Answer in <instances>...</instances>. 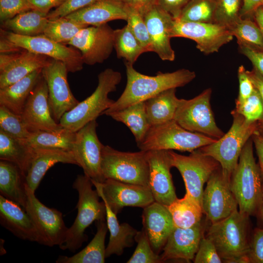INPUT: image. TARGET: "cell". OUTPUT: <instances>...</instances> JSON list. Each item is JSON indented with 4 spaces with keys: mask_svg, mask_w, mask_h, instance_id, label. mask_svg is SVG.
<instances>
[{
    "mask_svg": "<svg viewBox=\"0 0 263 263\" xmlns=\"http://www.w3.org/2000/svg\"><path fill=\"white\" fill-rule=\"evenodd\" d=\"M125 66L127 75L125 88L120 96L102 115L145 101L165 90L183 87L196 77L194 72L186 69L171 73L158 72L155 75L149 76L137 71L132 64L126 62Z\"/></svg>",
    "mask_w": 263,
    "mask_h": 263,
    "instance_id": "6da1fadb",
    "label": "cell"
},
{
    "mask_svg": "<svg viewBox=\"0 0 263 263\" xmlns=\"http://www.w3.org/2000/svg\"><path fill=\"white\" fill-rule=\"evenodd\" d=\"M249 216L236 210L226 218L211 224L206 237L214 244L225 263H250L248 256Z\"/></svg>",
    "mask_w": 263,
    "mask_h": 263,
    "instance_id": "7a4b0ae2",
    "label": "cell"
},
{
    "mask_svg": "<svg viewBox=\"0 0 263 263\" xmlns=\"http://www.w3.org/2000/svg\"><path fill=\"white\" fill-rule=\"evenodd\" d=\"M93 185L89 177L84 175H78L73 184V188L78 193L76 205L77 214L75 219L68 228L65 239L59 248L75 252L79 248L83 242L87 240L85 234L86 229L94 222L105 220L106 210L105 203L100 202V197L96 189L94 190Z\"/></svg>",
    "mask_w": 263,
    "mask_h": 263,
    "instance_id": "3957f363",
    "label": "cell"
},
{
    "mask_svg": "<svg viewBox=\"0 0 263 263\" xmlns=\"http://www.w3.org/2000/svg\"><path fill=\"white\" fill-rule=\"evenodd\" d=\"M251 139L244 147L230 180V188L238 203L239 211L248 216L259 210L263 192L262 174L255 162Z\"/></svg>",
    "mask_w": 263,
    "mask_h": 263,
    "instance_id": "277c9868",
    "label": "cell"
},
{
    "mask_svg": "<svg viewBox=\"0 0 263 263\" xmlns=\"http://www.w3.org/2000/svg\"><path fill=\"white\" fill-rule=\"evenodd\" d=\"M121 73L107 68L98 75V84L92 94L65 113L59 123L65 128L76 132L110 108L115 102L109 97L116 91L121 80Z\"/></svg>",
    "mask_w": 263,
    "mask_h": 263,
    "instance_id": "5b68a950",
    "label": "cell"
},
{
    "mask_svg": "<svg viewBox=\"0 0 263 263\" xmlns=\"http://www.w3.org/2000/svg\"><path fill=\"white\" fill-rule=\"evenodd\" d=\"M231 114L233 122L229 131L215 142L198 149L217 161L223 173L230 177L238 165L244 147L258 131L257 122L246 120L235 109Z\"/></svg>",
    "mask_w": 263,
    "mask_h": 263,
    "instance_id": "8992f818",
    "label": "cell"
},
{
    "mask_svg": "<svg viewBox=\"0 0 263 263\" xmlns=\"http://www.w3.org/2000/svg\"><path fill=\"white\" fill-rule=\"evenodd\" d=\"M217 139L188 131L174 119L150 126L143 140L137 145L140 150H177L192 152L215 142Z\"/></svg>",
    "mask_w": 263,
    "mask_h": 263,
    "instance_id": "52a82bcc",
    "label": "cell"
},
{
    "mask_svg": "<svg viewBox=\"0 0 263 263\" xmlns=\"http://www.w3.org/2000/svg\"><path fill=\"white\" fill-rule=\"evenodd\" d=\"M146 153L143 150L121 151L104 145L101 164L104 179L148 186L149 165Z\"/></svg>",
    "mask_w": 263,
    "mask_h": 263,
    "instance_id": "ba28073f",
    "label": "cell"
},
{
    "mask_svg": "<svg viewBox=\"0 0 263 263\" xmlns=\"http://www.w3.org/2000/svg\"><path fill=\"white\" fill-rule=\"evenodd\" d=\"M211 93L208 88L192 99H180L173 119L188 131L218 139L225 133L215 121L210 102Z\"/></svg>",
    "mask_w": 263,
    "mask_h": 263,
    "instance_id": "9c48e42d",
    "label": "cell"
},
{
    "mask_svg": "<svg viewBox=\"0 0 263 263\" xmlns=\"http://www.w3.org/2000/svg\"><path fill=\"white\" fill-rule=\"evenodd\" d=\"M168 151L172 167L179 170L183 178L186 192L202 206L204 185L220 164L198 149L188 156L178 154L172 150Z\"/></svg>",
    "mask_w": 263,
    "mask_h": 263,
    "instance_id": "30bf717a",
    "label": "cell"
},
{
    "mask_svg": "<svg viewBox=\"0 0 263 263\" xmlns=\"http://www.w3.org/2000/svg\"><path fill=\"white\" fill-rule=\"evenodd\" d=\"M25 188L27 199L24 210L35 224L38 235V243L48 246H59L64 242L68 229L62 213L43 205L26 184Z\"/></svg>",
    "mask_w": 263,
    "mask_h": 263,
    "instance_id": "8fae6325",
    "label": "cell"
},
{
    "mask_svg": "<svg viewBox=\"0 0 263 263\" xmlns=\"http://www.w3.org/2000/svg\"><path fill=\"white\" fill-rule=\"evenodd\" d=\"M0 36L22 49L62 62L69 72L75 73L83 69L84 63L78 49L56 42L43 34L25 36L1 29Z\"/></svg>",
    "mask_w": 263,
    "mask_h": 263,
    "instance_id": "7c38bea8",
    "label": "cell"
},
{
    "mask_svg": "<svg viewBox=\"0 0 263 263\" xmlns=\"http://www.w3.org/2000/svg\"><path fill=\"white\" fill-rule=\"evenodd\" d=\"M170 36L171 38H184L194 40L196 48L205 55L218 52L234 37L229 29L223 25L176 19L173 21Z\"/></svg>",
    "mask_w": 263,
    "mask_h": 263,
    "instance_id": "4fadbf2b",
    "label": "cell"
},
{
    "mask_svg": "<svg viewBox=\"0 0 263 263\" xmlns=\"http://www.w3.org/2000/svg\"><path fill=\"white\" fill-rule=\"evenodd\" d=\"M230 177L221 166L207 181L202 197V209L211 224L221 221L237 210L238 203L230 187Z\"/></svg>",
    "mask_w": 263,
    "mask_h": 263,
    "instance_id": "5bb4252c",
    "label": "cell"
},
{
    "mask_svg": "<svg viewBox=\"0 0 263 263\" xmlns=\"http://www.w3.org/2000/svg\"><path fill=\"white\" fill-rule=\"evenodd\" d=\"M97 126L96 120H94L76 132L72 152L84 174L92 181L102 183L105 180L101 167L104 145L98 138Z\"/></svg>",
    "mask_w": 263,
    "mask_h": 263,
    "instance_id": "9a60e30c",
    "label": "cell"
},
{
    "mask_svg": "<svg viewBox=\"0 0 263 263\" xmlns=\"http://www.w3.org/2000/svg\"><path fill=\"white\" fill-rule=\"evenodd\" d=\"M98 194L116 214L125 207L144 208L155 201L149 186L111 179L102 183L92 181Z\"/></svg>",
    "mask_w": 263,
    "mask_h": 263,
    "instance_id": "2e32d148",
    "label": "cell"
},
{
    "mask_svg": "<svg viewBox=\"0 0 263 263\" xmlns=\"http://www.w3.org/2000/svg\"><path fill=\"white\" fill-rule=\"evenodd\" d=\"M114 31L108 23L82 29L68 43L81 53L84 64L94 65L108 59L114 49Z\"/></svg>",
    "mask_w": 263,
    "mask_h": 263,
    "instance_id": "e0dca14e",
    "label": "cell"
},
{
    "mask_svg": "<svg viewBox=\"0 0 263 263\" xmlns=\"http://www.w3.org/2000/svg\"><path fill=\"white\" fill-rule=\"evenodd\" d=\"M68 69L61 61L53 59L42 69L48 90V101L52 116L59 123L63 115L79 102L72 93L67 80Z\"/></svg>",
    "mask_w": 263,
    "mask_h": 263,
    "instance_id": "ac0fdd59",
    "label": "cell"
},
{
    "mask_svg": "<svg viewBox=\"0 0 263 263\" xmlns=\"http://www.w3.org/2000/svg\"><path fill=\"white\" fill-rule=\"evenodd\" d=\"M149 165L148 186L155 202L168 206L177 197L172 180L168 150L146 151Z\"/></svg>",
    "mask_w": 263,
    "mask_h": 263,
    "instance_id": "d6986e66",
    "label": "cell"
},
{
    "mask_svg": "<svg viewBox=\"0 0 263 263\" xmlns=\"http://www.w3.org/2000/svg\"><path fill=\"white\" fill-rule=\"evenodd\" d=\"M21 117L30 132L56 131L63 128L53 118L48 101V90L42 76L25 104Z\"/></svg>",
    "mask_w": 263,
    "mask_h": 263,
    "instance_id": "ffe728a7",
    "label": "cell"
},
{
    "mask_svg": "<svg viewBox=\"0 0 263 263\" xmlns=\"http://www.w3.org/2000/svg\"><path fill=\"white\" fill-rule=\"evenodd\" d=\"M52 59L24 49L14 54H0V89L13 84L37 70L43 69Z\"/></svg>",
    "mask_w": 263,
    "mask_h": 263,
    "instance_id": "44dd1931",
    "label": "cell"
},
{
    "mask_svg": "<svg viewBox=\"0 0 263 263\" xmlns=\"http://www.w3.org/2000/svg\"><path fill=\"white\" fill-rule=\"evenodd\" d=\"M147 25L152 52L164 61L175 59V52L171 44L170 30L174 19L157 4L143 15Z\"/></svg>",
    "mask_w": 263,
    "mask_h": 263,
    "instance_id": "7402d4cb",
    "label": "cell"
},
{
    "mask_svg": "<svg viewBox=\"0 0 263 263\" xmlns=\"http://www.w3.org/2000/svg\"><path fill=\"white\" fill-rule=\"evenodd\" d=\"M204 231L202 220L191 227H175L162 249L160 255L161 261L179 259L189 262L193 260Z\"/></svg>",
    "mask_w": 263,
    "mask_h": 263,
    "instance_id": "603a6c76",
    "label": "cell"
},
{
    "mask_svg": "<svg viewBox=\"0 0 263 263\" xmlns=\"http://www.w3.org/2000/svg\"><path fill=\"white\" fill-rule=\"evenodd\" d=\"M143 229L153 251L158 254L175 227L167 206L155 201L144 208Z\"/></svg>",
    "mask_w": 263,
    "mask_h": 263,
    "instance_id": "cb8c5ba5",
    "label": "cell"
},
{
    "mask_svg": "<svg viewBox=\"0 0 263 263\" xmlns=\"http://www.w3.org/2000/svg\"><path fill=\"white\" fill-rule=\"evenodd\" d=\"M88 26H97L127 18V6L121 0H96L65 16Z\"/></svg>",
    "mask_w": 263,
    "mask_h": 263,
    "instance_id": "d4e9b609",
    "label": "cell"
},
{
    "mask_svg": "<svg viewBox=\"0 0 263 263\" xmlns=\"http://www.w3.org/2000/svg\"><path fill=\"white\" fill-rule=\"evenodd\" d=\"M0 223L18 238L38 242L37 230L30 215L19 205L1 195Z\"/></svg>",
    "mask_w": 263,
    "mask_h": 263,
    "instance_id": "484cf974",
    "label": "cell"
},
{
    "mask_svg": "<svg viewBox=\"0 0 263 263\" xmlns=\"http://www.w3.org/2000/svg\"><path fill=\"white\" fill-rule=\"evenodd\" d=\"M33 149V156L25 176V182L34 192L47 170L55 164L62 163L77 165L72 152L58 149Z\"/></svg>",
    "mask_w": 263,
    "mask_h": 263,
    "instance_id": "4316f807",
    "label": "cell"
},
{
    "mask_svg": "<svg viewBox=\"0 0 263 263\" xmlns=\"http://www.w3.org/2000/svg\"><path fill=\"white\" fill-rule=\"evenodd\" d=\"M39 69L7 87L0 89V105L21 115L30 93L42 76Z\"/></svg>",
    "mask_w": 263,
    "mask_h": 263,
    "instance_id": "83f0119b",
    "label": "cell"
},
{
    "mask_svg": "<svg viewBox=\"0 0 263 263\" xmlns=\"http://www.w3.org/2000/svg\"><path fill=\"white\" fill-rule=\"evenodd\" d=\"M25 177L14 164L0 161V193L24 209L27 195Z\"/></svg>",
    "mask_w": 263,
    "mask_h": 263,
    "instance_id": "f1b7e54d",
    "label": "cell"
},
{
    "mask_svg": "<svg viewBox=\"0 0 263 263\" xmlns=\"http://www.w3.org/2000/svg\"><path fill=\"white\" fill-rule=\"evenodd\" d=\"M106 210V222L110 232L109 242L106 248V258L113 254L121 255L126 247L132 246L138 231L129 224H119L116 214L104 200Z\"/></svg>",
    "mask_w": 263,
    "mask_h": 263,
    "instance_id": "f546056e",
    "label": "cell"
},
{
    "mask_svg": "<svg viewBox=\"0 0 263 263\" xmlns=\"http://www.w3.org/2000/svg\"><path fill=\"white\" fill-rule=\"evenodd\" d=\"M179 99L176 96V88H171L145 101L147 115L150 126L173 120Z\"/></svg>",
    "mask_w": 263,
    "mask_h": 263,
    "instance_id": "4dcf8cb0",
    "label": "cell"
},
{
    "mask_svg": "<svg viewBox=\"0 0 263 263\" xmlns=\"http://www.w3.org/2000/svg\"><path fill=\"white\" fill-rule=\"evenodd\" d=\"M104 114L126 125L133 134L137 144L143 140L150 127L147 115L145 101Z\"/></svg>",
    "mask_w": 263,
    "mask_h": 263,
    "instance_id": "1f68e13d",
    "label": "cell"
},
{
    "mask_svg": "<svg viewBox=\"0 0 263 263\" xmlns=\"http://www.w3.org/2000/svg\"><path fill=\"white\" fill-rule=\"evenodd\" d=\"M75 134L76 132L63 127L56 131L31 132L28 137L19 139L33 149H58L72 152Z\"/></svg>",
    "mask_w": 263,
    "mask_h": 263,
    "instance_id": "d6a6232c",
    "label": "cell"
},
{
    "mask_svg": "<svg viewBox=\"0 0 263 263\" xmlns=\"http://www.w3.org/2000/svg\"><path fill=\"white\" fill-rule=\"evenodd\" d=\"M97 231L90 243L71 257L59 256L57 263H104L106 258L105 241L108 231L105 220L98 221Z\"/></svg>",
    "mask_w": 263,
    "mask_h": 263,
    "instance_id": "836d02e7",
    "label": "cell"
},
{
    "mask_svg": "<svg viewBox=\"0 0 263 263\" xmlns=\"http://www.w3.org/2000/svg\"><path fill=\"white\" fill-rule=\"evenodd\" d=\"M49 21L47 14L31 9L2 23V29L16 34L36 36L43 34Z\"/></svg>",
    "mask_w": 263,
    "mask_h": 263,
    "instance_id": "e575fe53",
    "label": "cell"
},
{
    "mask_svg": "<svg viewBox=\"0 0 263 263\" xmlns=\"http://www.w3.org/2000/svg\"><path fill=\"white\" fill-rule=\"evenodd\" d=\"M33 148L0 130V159L16 165L25 177L33 156Z\"/></svg>",
    "mask_w": 263,
    "mask_h": 263,
    "instance_id": "d590c367",
    "label": "cell"
},
{
    "mask_svg": "<svg viewBox=\"0 0 263 263\" xmlns=\"http://www.w3.org/2000/svg\"><path fill=\"white\" fill-rule=\"evenodd\" d=\"M167 207L175 227H191L202 220V206L187 192L184 197L177 198Z\"/></svg>",
    "mask_w": 263,
    "mask_h": 263,
    "instance_id": "8d00e7d4",
    "label": "cell"
},
{
    "mask_svg": "<svg viewBox=\"0 0 263 263\" xmlns=\"http://www.w3.org/2000/svg\"><path fill=\"white\" fill-rule=\"evenodd\" d=\"M114 49L118 58L133 64L139 56L146 53L129 26L114 31Z\"/></svg>",
    "mask_w": 263,
    "mask_h": 263,
    "instance_id": "74e56055",
    "label": "cell"
},
{
    "mask_svg": "<svg viewBox=\"0 0 263 263\" xmlns=\"http://www.w3.org/2000/svg\"><path fill=\"white\" fill-rule=\"evenodd\" d=\"M228 28L239 45L263 51V35L255 20L240 18Z\"/></svg>",
    "mask_w": 263,
    "mask_h": 263,
    "instance_id": "f35d334b",
    "label": "cell"
},
{
    "mask_svg": "<svg viewBox=\"0 0 263 263\" xmlns=\"http://www.w3.org/2000/svg\"><path fill=\"white\" fill-rule=\"evenodd\" d=\"M88 26L66 17H58L49 19L43 35L56 42L68 45L82 29Z\"/></svg>",
    "mask_w": 263,
    "mask_h": 263,
    "instance_id": "ab89813d",
    "label": "cell"
},
{
    "mask_svg": "<svg viewBox=\"0 0 263 263\" xmlns=\"http://www.w3.org/2000/svg\"><path fill=\"white\" fill-rule=\"evenodd\" d=\"M217 2V0H190L176 20L213 23Z\"/></svg>",
    "mask_w": 263,
    "mask_h": 263,
    "instance_id": "60d3db41",
    "label": "cell"
},
{
    "mask_svg": "<svg viewBox=\"0 0 263 263\" xmlns=\"http://www.w3.org/2000/svg\"><path fill=\"white\" fill-rule=\"evenodd\" d=\"M0 130L18 139H24L31 132L26 127L21 115L0 105Z\"/></svg>",
    "mask_w": 263,
    "mask_h": 263,
    "instance_id": "b9f144b4",
    "label": "cell"
},
{
    "mask_svg": "<svg viewBox=\"0 0 263 263\" xmlns=\"http://www.w3.org/2000/svg\"><path fill=\"white\" fill-rule=\"evenodd\" d=\"M126 21L127 24L145 52H152L151 41L143 15L135 9L127 6Z\"/></svg>",
    "mask_w": 263,
    "mask_h": 263,
    "instance_id": "7bdbcfd3",
    "label": "cell"
},
{
    "mask_svg": "<svg viewBox=\"0 0 263 263\" xmlns=\"http://www.w3.org/2000/svg\"><path fill=\"white\" fill-rule=\"evenodd\" d=\"M243 0H217L213 23L227 27L240 18Z\"/></svg>",
    "mask_w": 263,
    "mask_h": 263,
    "instance_id": "ee69618b",
    "label": "cell"
},
{
    "mask_svg": "<svg viewBox=\"0 0 263 263\" xmlns=\"http://www.w3.org/2000/svg\"><path fill=\"white\" fill-rule=\"evenodd\" d=\"M137 243L132 255L128 263H159L162 262L160 256L152 249L147 234L143 229L135 237Z\"/></svg>",
    "mask_w": 263,
    "mask_h": 263,
    "instance_id": "f6af8a7d",
    "label": "cell"
},
{
    "mask_svg": "<svg viewBox=\"0 0 263 263\" xmlns=\"http://www.w3.org/2000/svg\"><path fill=\"white\" fill-rule=\"evenodd\" d=\"M235 110L248 121H261L263 118V102L257 89L255 87L251 95L236 106Z\"/></svg>",
    "mask_w": 263,
    "mask_h": 263,
    "instance_id": "bcb514c9",
    "label": "cell"
},
{
    "mask_svg": "<svg viewBox=\"0 0 263 263\" xmlns=\"http://www.w3.org/2000/svg\"><path fill=\"white\" fill-rule=\"evenodd\" d=\"M33 9L28 0H0L1 22L23 12Z\"/></svg>",
    "mask_w": 263,
    "mask_h": 263,
    "instance_id": "7dc6e473",
    "label": "cell"
},
{
    "mask_svg": "<svg viewBox=\"0 0 263 263\" xmlns=\"http://www.w3.org/2000/svg\"><path fill=\"white\" fill-rule=\"evenodd\" d=\"M193 262L195 263H221L222 260L213 243L207 238L203 237Z\"/></svg>",
    "mask_w": 263,
    "mask_h": 263,
    "instance_id": "c3c4849f",
    "label": "cell"
},
{
    "mask_svg": "<svg viewBox=\"0 0 263 263\" xmlns=\"http://www.w3.org/2000/svg\"><path fill=\"white\" fill-rule=\"evenodd\" d=\"M250 263H263V227L255 229L249 244Z\"/></svg>",
    "mask_w": 263,
    "mask_h": 263,
    "instance_id": "681fc988",
    "label": "cell"
},
{
    "mask_svg": "<svg viewBox=\"0 0 263 263\" xmlns=\"http://www.w3.org/2000/svg\"><path fill=\"white\" fill-rule=\"evenodd\" d=\"M96 0H68L61 6L50 11L47 15L49 19L65 17L68 15L93 3Z\"/></svg>",
    "mask_w": 263,
    "mask_h": 263,
    "instance_id": "f907efd6",
    "label": "cell"
},
{
    "mask_svg": "<svg viewBox=\"0 0 263 263\" xmlns=\"http://www.w3.org/2000/svg\"><path fill=\"white\" fill-rule=\"evenodd\" d=\"M238 78L239 82V91L236 99V106L243 103L253 93L255 87L247 74L243 65H241L238 69Z\"/></svg>",
    "mask_w": 263,
    "mask_h": 263,
    "instance_id": "816d5d0a",
    "label": "cell"
},
{
    "mask_svg": "<svg viewBox=\"0 0 263 263\" xmlns=\"http://www.w3.org/2000/svg\"><path fill=\"white\" fill-rule=\"evenodd\" d=\"M190 0H156V4L178 19L181 13Z\"/></svg>",
    "mask_w": 263,
    "mask_h": 263,
    "instance_id": "f5cc1de1",
    "label": "cell"
},
{
    "mask_svg": "<svg viewBox=\"0 0 263 263\" xmlns=\"http://www.w3.org/2000/svg\"><path fill=\"white\" fill-rule=\"evenodd\" d=\"M239 50L251 62L253 68L263 76V51L244 45H239Z\"/></svg>",
    "mask_w": 263,
    "mask_h": 263,
    "instance_id": "db71d44e",
    "label": "cell"
},
{
    "mask_svg": "<svg viewBox=\"0 0 263 263\" xmlns=\"http://www.w3.org/2000/svg\"><path fill=\"white\" fill-rule=\"evenodd\" d=\"M68 0H28L33 9L48 14L53 8H57Z\"/></svg>",
    "mask_w": 263,
    "mask_h": 263,
    "instance_id": "11a10c76",
    "label": "cell"
},
{
    "mask_svg": "<svg viewBox=\"0 0 263 263\" xmlns=\"http://www.w3.org/2000/svg\"><path fill=\"white\" fill-rule=\"evenodd\" d=\"M263 5V0H243L240 18L253 19L256 10Z\"/></svg>",
    "mask_w": 263,
    "mask_h": 263,
    "instance_id": "9f6ffc18",
    "label": "cell"
},
{
    "mask_svg": "<svg viewBox=\"0 0 263 263\" xmlns=\"http://www.w3.org/2000/svg\"><path fill=\"white\" fill-rule=\"evenodd\" d=\"M126 5L138 11L143 15L156 4V0H121Z\"/></svg>",
    "mask_w": 263,
    "mask_h": 263,
    "instance_id": "6f0895ef",
    "label": "cell"
},
{
    "mask_svg": "<svg viewBox=\"0 0 263 263\" xmlns=\"http://www.w3.org/2000/svg\"><path fill=\"white\" fill-rule=\"evenodd\" d=\"M246 72L254 87L259 91L263 102V76L254 68L251 71L246 70ZM260 122L263 127V118Z\"/></svg>",
    "mask_w": 263,
    "mask_h": 263,
    "instance_id": "680465c9",
    "label": "cell"
},
{
    "mask_svg": "<svg viewBox=\"0 0 263 263\" xmlns=\"http://www.w3.org/2000/svg\"><path fill=\"white\" fill-rule=\"evenodd\" d=\"M259 158V167L263 178V136L257 131L251 136Z\"/></svg>",
    "mask_w": 263,
    "mask_h": 263,
    "instance_id": "91938a15",
    "label": "cell"
},
{
    "mask_svg": "<svg viewBox=\"0 0 263 263\" xmlns=\"http://www.w3.org/2000/svg\"><path fill=\"white\" fill-rule=\"evenodd\" d=\"M23 49L16 46L5 38L0 36V53L3 54H14L19 52Z\"/></svg>",
    "mask_w": 263,
    "mask_h": 263,
    "instance_id": "94428289",
    "label": "cell"
},
{
    "mask_svg": "<svg viewBox=\"0 0 263 263\" xmlns=\"http://www.w3.org/2000/svg\"><path fill=\"white\" fill-rule=\"evenodd\" d=\"M254 19L260 28L263 35V7L261 6L255 12Z\"/></svg>",
    "mask_w": 263,
    "mask_h": 263,
    "instance_id": "6125c7cd",
    "label": "cell"
},
{
    "mask_svg": "<svg viewBox=\"0 0 263 263\" xmlns=\"http://www.w3.org/2000/svg\"><path fill=\"white\" fill-rule=\"evenodd\" d=\"M260 219L263 227V192L261 203L259 209Z\"/></svg>",
    "mask_w": 263,
    "mask_h": 263,
    "instance_id": "be15d7a7",
    "label": "cell"
},
{
    "mask_svg": "<svg viewBox=\"0 0 263 263\" xmlns=\"http://www.w3.org/2000/svg\"></svg>",
    "mask_w": 263,
    "mask_h": 263,
    "instance_id": "e7e4bbea",
    "label": "cell"
}]
</instances>
